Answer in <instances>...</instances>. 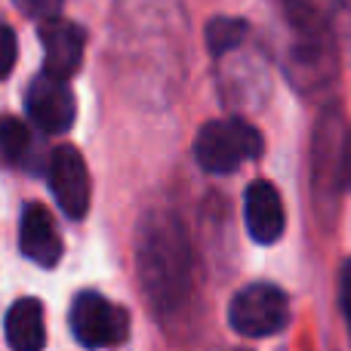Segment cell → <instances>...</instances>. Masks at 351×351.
I'll list each match as a JSON object with an SVG mask.
<instances>
[{
  "instance_id": "1",
  "label": "cell",
  "mask_w": 351,
  "mask_h": 351,
  "mask_svg": "<svg viewBox=\"0 0 351 351\" xmlns=\"http://www.w3.org/2000/svg\"><path fill=\"white\" fill-rule=\"evenodd\" d=\"M136 265L145 293L158 308H176L188 293L191 250L173 213H152L142 219L136 237Z\"/></svg>"
},
{
  "instance_id": "2",
  "label": "cell",
  "mask_w": 351,
  "mask_h": 351,
  "mask_svg": "<svg viewBox=\"0 0 351 351\" xmlns=\"http://www.w3.org/2000/svg\"><path fill=\"white\" fill-rule=\"evenodd\" d=\"M262 154V133L247 121H210L197 130L194 158L206 173H234Z\"/></svg>"
},
{
  "instance_id": "3",
  "label": "cell",
  "mask_w": 351,
  "mask_h": 351,
  "mask_svg": "<svg viewBox=\"0 0 351 351\" xmlns=\"http://www.w3.org/2000/svg\"><path fill=\"white\" fill-rule=\"evenodd\" d=\"M290 317V305H287L284 290L274 284H250L231 299L228 321L237 333L262 339V336H274L278 330L287 327Z\"/></svg>"
},
{
  "instance_id": "4",
  "label": "cell",
  "mask_w": 351,
  "mask_h": 351,
  "mask_svg": "<svg viewBox=\"0 0 351 351\" xmlns=\"http://www.w3.org/2000/svg\"><path fill=\"white\" fill-rule=\"evenodd\" d=\"M71 333L86 348L121 346L130 333V315L99 293H80L71 305Z\"/></svg>"
},
{
  "instance_id": "5",
  "label": "cell",
  "mask_w": 351,
  "mask_h": 351,
  "mask_svg": "<svg viewBox=\"0 0 351 351\" xmlns=\"http://www.w3.org/2000/svg\"><path fill=\"white\" fill-rule=\"evenodd\" d=\"M25 111H28V117L34 121L37 130L59 136L71 130L74 117H77V102H74L68 80L37 74L28 84V93H25Z\"/></svg>"
},
{
  "instance_id": "6",
  "label": "cell",
  "mask_w": 351,
  "mask_h": 351,
  "mask_svg": "<svg viewBox=\"0 0 351 351\" xmlns=\"http://www.w3.org/2000/svg\"><path fill=\"white\" fill-rule=\"evenodd\" d=\"M49 191L68 219H84L90 210V170L74 145H59L49 154Z\"/></svg>"
},
{
  "instance_id": "7",
  "label": "cell",
  "mask_w": 351,
  "mask_h": 351,
  "mask_svg": "<svg viewBox=\"0 0 351 351\" xmlns=\"http://www.w3.org/2000/svg\"><path fill=\"white\" fill-rule=\"evenodd\" d=\"M37 34H40V43H43V74L68 80L80 68V62H84V43H86L84 28L56 16L40 22Z\"/></svg>"
},
{
  "instance_id": "8",
  "label": "cell",
  "mask_w": 351,
  "mask_h": 351,
  "mask_svg": "<svg viewBox=\"0 0 351 351\" xmlns=\"http://www.w3.org/2000/svg\"><path fill=\"white\" fill-rule=\"evenodd\" d=\"M19 250H22V256H28V259L40 268H53L56 262L62 259V237H59V231H56V222L47 206L28 204L22 210Z\"/></svg>"
},
{
  "instance_id": "9",
  "label": "cell",
  "mask_w": 351,
  "mask_h": 351,
  "mask_svg": "<svg viewBox=\"0 0 351 351\" xmlns=\"http://www.w3.org/2000/svg\"><path fill=\"white\" fill-rule=\"evenodd\" d=\"M243 219L256 243H274L284 234V204L271 182H253L243 197Z\"/></svg>"
},
{
  "instance_id": "10",
  "label": "cell",
  "mask_w": 351,
  "mask_h": 351,
  "mask_svg": "<svg viewBox=\"0 0 351 351\" xmlns=\"http://www.w3.org/2000/svg\"><path fill=\"white\" fill-rule=\"evenodd\" d=\"M6 346L12 351H40L47 346V321L37 299H19L6 311Z\"/></svg>"
},
{
  "instance_id": "11",
  "label": "cell",
  "mask_w": 351,
  "mask_h": 351,
  "mask_svg": "<svg viewBox=\"0 0 351 351\" xmlns=\"http://www.w3.org/2000/svg\"><path fill=\"white\" fill-rule=\"evenodd\" d=\"M250 28L243 19H228V16H216L206 22V49H210L213 56H225V53H234L237 47H241L243 40H247Z\"/></svg>"
},
{
  "instance_id": "12",
  "label": "cell",
  "mask_w": 351,
  "mask_h": 351,
  "mask_svg": "<svg viewBox=\"0 0 351 351\" xmlns=\"http://www.w3.org/2000/svg\"><path fill=\"white\" fill-rule=\"evenodd\" d=\"M31 148V133L16 117H0V158L6 164H22Z\"/></svg>"
},
{
  "instance_id": "13",
  "label": "cell",
  "mask_w": 351,
  "mask_h": 351,
  "mask_svg": "<svg viewBox=\"0 0 351 351\" xmlns=\"http://www.w3.org/2000/svg\"><path fill=\"white\" fill-rule=\"evenodd\" d=\"M16 59H19L16 34H12V28L0 25V80L10 77V71L16 68Z\"/></svg>"
},
{
  "instance_id": "14",
  "label": "cell",
  "mask_w": 351,
  "mask_h": 351,
  "mask_svg": "<svg viewBox=\"0 0 351 351\" xmlns=\"http://www.w3.org/2000/svg\"><path fill=\"white\" fill-rule=\"evenodd\" d=\"M62 3H65V0H16L19 10H22L28 19H37V22L56 19L62 12Z\"/></svg>"
},
{
  "instance_id": "15",
  "label": "cell",
  "mask_w": 351,
  "mask_h": 351,
  "mask_svg": "<svg viewBox=\"0 0 351 351\" xmlns=\"http://www.w3.org/2000/svg\"><path fill=\"white\" fill-rule=\"evenodd\" d=\"M339 302H342V311L351 321V259L342 265V278H339Z\"/></svg>"
},
{
  "instance_id": "16",
  "label": "cell",
  "mask_w": 351,
  "mask_h": 351,
  "mask_svg": "<svg viewBox=\"0 0 351 351\" xmlns=\"http://www.w3.org/2000/svg\"><path fill=\"white\" fill-rule=\"evenodd\" d=\"M346 173H348V185H351V133L346 139Z\"/></svg>"
}]
</instances>
